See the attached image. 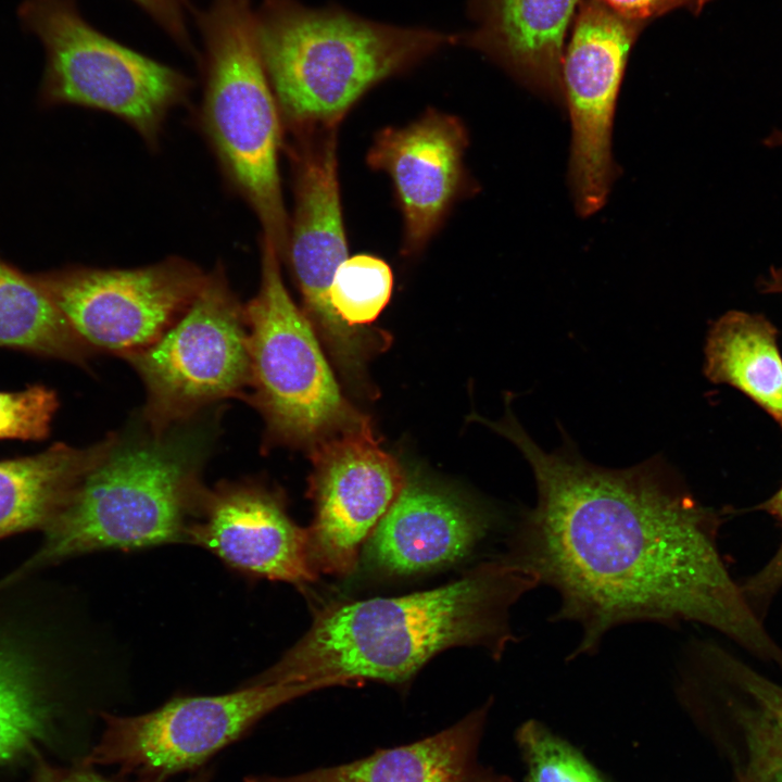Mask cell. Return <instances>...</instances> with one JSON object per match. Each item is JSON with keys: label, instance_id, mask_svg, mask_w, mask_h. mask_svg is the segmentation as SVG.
Returning <instances> with one entry per match:
<instances>
[{"label": "cell", "instance_id": "cell-1", "mask_svg": "<svg viewBox=\"0 0 782 782\" xmlns=\"http://www.w3.org/2000/svg\"><path fill=\"white\" fill-rule=\"evenodd\" d=\"M504 400L500 420L479 421L519 450L537 489L504 555L557 593L551 621L580 628L567 660L597 653L621 626L694 622L782 672V647L719 551L731 512L702 504L661 454L627 468L598 466L560 426L563 444L546 452L516 418L512 396Z\"/></svg>", "mask_w": 782, "mask_h": 782}, {"label": "cell", "instance_id": "cell-2", "mask_svg": "<svg viewBox=\"0 0 782 782\" xmlns=\"http://www.w3.org/2000/svg\"><path fill=\"white\" fill-rule=\"evenodd\" d=\"M538 581L505 555L445 585L395 597L331 604L285 655L250 683L401 684L454 646L500 659L516 641L512 607Z\"/></svg>", "mask_w": 782, "mask_h": 782}, {"label": "cell", "instance_id": "cell-3", "mask_svg": "<svg viewBox=\"0 0 782 782\" xmlns=\"http://www.w3.org/2000/svg\"><path fill=\"white\" fill-rule=\"evenodd\" d=\"M262 61L280 115L294 129L338 125L369 89L461 36L376 22L339 5L263 0L255 11Z\"/></svg>", "mask_w": 782, "mask_h": 782}, {"label": "cell", "instance_id": "cell-4", "mask_svg": "<svg viewBox=\"0 0 782 782\" xmlns=\"http://www.w3.org/2000/svg\"><path fill=\"white\" fill-rule=\"evenodd\" d=\"M186 422L161 433H113L43 529L37 562L188 542L206 491L200 471L209 436Z\"/></svg>", "mask_w": 782, "mask_h": 782}, {"label": "cell", "instance_id": "cell-5", "mask_svg": "<svg viewBox=\"0 0 782 782\" xmlns=\"http://www.w3.org/2000/svg\"><path fill=\"white\" fill-rule=\"evenodd\" d=\"M204 46L203 123L236 189L280 257L290 223L279 175L280 111L268 80L251 0H213L192 10Z\"/></svg>", "mask_w": 782, "mask_h": 782}, {"label": "cell", "instance_id": "cell-6", "mask_svg": "<svg viewBox=\"0 0 782 782\" xmlns=\"http://www.w3.org/2000/svg\"><path fill=\"white\" fill-rule=\"evenodd\" d=\"M274 245L263 238L261 282L244 306L251 357L250 395L267 444L307 449L369 418L343 396L318 336L285 287Z\"/></svg>", "mask_w": 782, "mask_h": 782}, {"label": "cell", "instance_id": "cell-7", "mask_svg": "<svg viewBox=\"0 0 782 782\" xmlns=\"http://www.w3.org/2000/svg\"><path fill=\"white\" fill-rule=\"evenodd\" d=\"M17 20L43 51L42 106L111 113L154 144L167 113L188 96L189 77L99 31L78 0H23Z\"/></svg>", "mask_w": 782, "mask_h": 782}, {"label": "cell", "instance_id": "cell-8", "mask_svg": "<svg viewBox=\"0 0 782 782\" xmlns=\"http://www.w3.org/2000/svg\"><path fill=\"white\" fill-rule=\"evenodd\" d=\"M141 378L146 426L154 432L250 388L245 307L222 269L206 275L181 316L152 344L125 356Z\"/></svg>", "mask_w": 782, "mask_h": 782}, {"label": "cell", "instance_id": "cell-9", "mask_svg": "<svg viewBox=\"0 0 782 782\" xmlns=\"http://www.w3.org/2000/svg\"><path fill=\"white\" fill-rule=\"evenodd\" d=\"M326 688L249 683L226 694L175 697L140 715L103 712L102 733L83 765L114 767L123 779L166 782L201 769L276 708Z\"/></svg>", "mask_w": 782, "mask_h": 782}, {"label": "cell", "instance_id": "cell-10", "mask_svg": "<svg viewBox=\"0 0 782 782\" xmlns=\"http://www.w3.org/2000/svg\"><path fill=\"white\" fill-rule=\"evenodd\" d=\"M337 126L297 131L295 206L286 257L300 289L304 313L346 382L367 376L370 358L387 344L386 331L353 327L331 305L329 289L348 258L337 159Z\"/></svg>", "mask_w": 782, "mask_h": 782}, {"label": "cell", "instance_id": "cell-11", "mask_svg": "<svg viewBox=\"0 0 782 782\" xmlns=\"http://www.w3.org/2000/svg\"><path fill=\"white\" fill-rule=\"evenodd\" d=\"M676 696L740 782H782V684L709 639L688 642Z\"/></svg>", "mask_w": 782, "mask_h": 782}, {"label": "cell", "instance_id": "cell-12", "mask_svg": "<svg viewBox=\"0 0 782 782\" xmlns=\"http://www.w3.org/2000/svg\"><path fill=\"white\" fill-rule=\"evenodd\" d=\"M89 348L127 356L156 341L191 304L206 275L171 258L146 267H67L34 274Z\"/></svg>", "mask_w": 782, "mask_h": 782}, {"label": "cell", "instance_id": "cell-13", "mask_svg": "<svg viewBox=\"0 0 782 782\" xmlns=\"http://www.w3.org/2000/svg\"><path fill=\"white\" fill-rule=\"evenodd\" d=\"M644 27L600 0H581L567 40L562 85L572 125L570 177L583 216L598 211L609 192L615 106L630 51Z\"/></svg>", "mask_w": 782, "mask_h": 782}, {"label": "cell", "instance_id": "cell-14", "mask_svg": "<svg viewBox=\"0 0 782 782\" xmlns=\"http://www.w3.org/2000/svg\"><path fill=\"white\" fill-rule=\"evenodd\" d=\"M307 529L317 573H351L365 541L406 482L396 459L375 440L369 419L317 443L310 451Z\"/></svg>", "mask_w": 782, "mask_h": 782}, {"label": "cell", "instance_id": "cell-15", "mask_svg": "<svg viewBox=\"0 0 782 782\" xmlns=\"http://www.w3.org/2000/svg\"><path fill=\"white\" fill-rule=\"evenodd\" d=\"M188 543L255 577L303 584L318 575L310 556L307 529L289 517L276 491L254 481L206 489Z\"/></svg>", "mask_w": 782, "mask_h": 782}, {"label": "cell", "instance_id": "cell-16", "mask_svg": "<svg viewBox=\"0 0 782 782\" xmlns=\"http://www.w3.org/2000/svg\"><path fill=\"white\" fill-rule=\"evenodd\" d=\"M467 139L458 118L436 110L376 135L367 163L392 180L404 220L403 254L425 248L459 195Z\"/></svg>", "mask_w": 782, "mask_h": 782}, {"label": "cell", "instance_id": "cell-17", "mask_svg": "<svg viewBox=\"0 0 782 782\" xmlns=\"http://www.w3.org/2000/svg\"><path fill=\"white\" fill-rule=\"evenodd\" d=\"M489 525L484 512L443 487L406 479L367 540V559L389 575L427 572L466 556Z\"/></svg>", "mask_w": 782, "mask_h": 782}, {"label": "cell", "instance_id": "cell-18", "mask_svg": "<svg viewBox=\"0 0 782 782\" xmlns=\"http://www.w3.org/2000/svg\"><path fill=\"white\" fill-rule=\"evenodd\" d=\"M581 0H469L474 27L461 43L532 89L559 99L567 40Z\"/></svg>", "mask_w": 782, "mask_h": 782}, {"label": "cell", "instance_id": "cell-19", "mask_svg": "<svg viewBox=\"0 0 782 782\" xmlns=\"http://www.w3.org/2000/svg\"><path fill=\"white\" fill-rule=\"evenodd\" d=\"M491 702L421 740L378 748L353 761L290 774H250L243 782H513L479 760Z\"/></svg>", "mask_w": 782, "mask_h": 782}, {"label": "cell", "instance_id": "cell-20", "mask_svg": "<svg viewBox=\"0 0 782 782\" xmlns=\"http://www.w3.org/2000/svg\"><path fill=\"white\" fill-rule=\"evenodd\" d=\"M777 336V328L761 314L724 313L708 330L704 375L712 383L743 392L782 430V356Z\"/></svg>", "mask_w": 782, "mask_h": 782}, {"label": "cell", "instance_id": "cell-21", "mask_svg": "<svg viewBox=\"0 0 782 782\" xmlns=\"http://www.w3.org/2000/svg\"><path fill=\"white\" fill-rule=\"evenodd\" d=\"M111 439L83 449L56 443L35 455L0 461V539L45 529Z\"/></svg>", "mask_w": 782, "mask_h": 782}, {"label": "cell", "instance_id": "cell-22", "mask_svg": "<svg viewBox=\"0 0 782 782\" xmlns=\"http://www.w3.org/2000/svg\"><path fill=\"white\" fill-rule=\"evenodd\" d=\"M0 346L85 364L88 346L34 275L0 256Z\"/></svg>", "mask_w": 782, "mask_h": 782}, {"label": "cell", "instance_id": "cell-23", "mask_svg": "<svg viewBox=\"0 0 782 782\" xmlns=\"http://www.w3.org/2000/svg\"><path fill=\"white\" fill-rule=\"evenodd\" d=\"M49 712L31 670L0 645V762L24 754L42 740Z\"/></svg>", "mask_w": 782, "mask_h": 782}, {"label": "cell", "instance_id": "cell-24", "mask_svg": "<svg viewBox=\"0 0 782 782\" xmlns=\"http://www.w3.org/2000/svg\"><path fill=\"white\" fill-rule=\"evenodd\" d=\"M392 286V270L387 262L375 255L357 254L337 268L329 298L344 323L367 327L388 304Z\"/></svg>", "mask_w": 782, "mask_h": 782}, {"label": "cell", "instance_id": "cell-25", "mask_svg": "<svg viewBox=\"0 0 782 782\" xmlns=\"http://www.w3.org/2000/svg\"><path fill=\"white\" fill-rule=\"evenodd\" d=\"M527 782H608L571 743L530 719L515 732Z\"/></svg>", "mask_w": 782, "mask_h": 782}, {"label": "cell", "instance_id": "cell-26", "mask_svg": "<svg viewBox=\"0 0 782 782\" xmlns=\"http://www.w3.org/2000/svg\"><path fill=\"white\" fill-rule=\"evenodd\" d=\"M58 407L56 393L42 384L0 391V439H46Z\"/></svg>", "mask_w": 782, "mask_h": 782}, {"label": "cell", "instance_id": "cell-27", "mask_svg": "<svg viewBox=\"0 0 782 782\" xmlns=\"http://www.w3.org/2000/svg\"><path fill=\"white\" fill-rule=\"evenodd\" d=\"M755 509L771 515L782 529V485ZM740 586L751 608L764 620L772 600L782 589V538L769 560L741 582Z\"/></svg>", "mask_w": 782, "mask_h": 782}, {"label": "cell", "instance_id": "cell-28", "mask_svg": "<svg viewBox=\"0 0 782 782\" xmlns=\"http://www.w3.org/2000/svg\"><path fill=\"white\" fill-rule=\"evenodd\" d=\"M185 51L194 54L188 29V0H134Z\"/></svg>", "mask_w": 782, "mask_h": 782}, {"label": "cell", "instance_id": "cell-29", "mask_svg": "<svg viewBox=\"0 0 782 782\" xmlns=\"http://www.w3.org/2000/svg\"><path fill=\"white\" fill-rule=\"evenodd\" d=\"M618 15L647 25L673 10L685 9L699 14L714 0H600Z\"/></svg>", "mask_w": 782, "mask_h": 782}, {"label": "cell", "instance_id": "cell-30", "mask_svg": "<svg viewBox=\"0 0 782 782\" xmlns=\"http://www.w3.org/2000/svg\"><path fill=\"white\" fill-rule=\"evenodd\" d=\"M212 771L209 768H201L185 782H211ZM38 782H142L123 778L111 779L94 771L92 767L81 765L73 769H52L43 772Z\"/></svg>", "mask_w": 782, "mask_h": 782}, {"label": "cell", "instance_id": "cell-31", "mask_svg": "<svg viewBox=\"0 0 782 782\" xmlns=\"http://www.w3.org/2000/svg\"><path fill=\"white\" fill-rule=\"evenodd\" d=\"M764 144L768 148L782 147V131L773 130L769 136L765 138Z\"/></svg>", "mask_w": 782, "mask_h": 782}, {"label": "cell", "instance_id": "cell-32", "mask_svg": "<svg viewBox=\"0 0 782 782\" xmlns=\"http://www.w3.org/2000/svg\"><path fill=\"white\" fill-rule=\"evenodd\" d=\"M735 782H740V781H736V780H735Z\"/></svg>", "mask_w": 782, "mask_h": 782}]
</instances>
